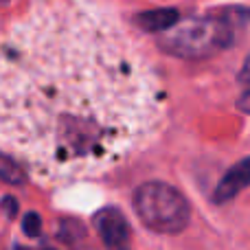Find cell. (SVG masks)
Masks as SVG:
<instances>
[{
    "label": "cell",
    "instance_id": "6da1fadb",
    "mask_svg": "<svg viewBox=\"0 0 250 250\" xmlns=\"http://www.w3.org/2000/svg\"><path fill=\"white\" fill-rule=\"evenodd\" d=\"M127 35L83 0H40L0 46V151L48 182L108 171L156 123Z\"/></svg>",
    "mask_w": 250,
    "mask_h": 250
},
{
    "label": "cell",
    "instance_id": "7a4b0ae2",
    "mask_svg": "<svg viewBox=\"0 0 250 250\" xmlns=\"http://www.w3.org/2000/svg\"><path fill=\"white\" fill-rule=\"evenodd\" d=\"M246 9H224L213 16L185 18L160 31V48L176 57H208L235 42V24Z\"/></svg>",
    "mask_w": 250,
    "mask_h": 250
},
{
    "label": "cell",
    "instance_id": "3957f363",
    "mask_svg": "<svg viewBox=\"0 0 250 250\" xmlns=\"http://www.w3.org/2000/svg\"><path fill=\"white\" fill-rule=\"evenodd\" d=\"M134 211L149 230L178 235L189 226L191 207L187 198L167 182H145L134 193Z\"/></svg>",
    "mask_w": 250,
    "mask_h": 250
},
{
    "label": "cell",
    "instance_id": "277c9868",
    "mask_svg": "<svg viewBox=\"0 0 250 250\" xmlns=\"http://www.w3.org/2000/svg\"><path fill=\"white\" fill-rule=\"evenodd\" d=\"M95 229L108 248H121L129 242V224L119 208H104L95 215Z\"/></svg>",
    "mask_w": 250,
    "mask_h": 250
},
{
    "label": "cell",
    "instance_id": "5b68a950",
    "mask_svg": "<svg viewBox=\"0 0 250 250\" xmlns=\"http://www.w3.org/2000/svg\"><path fill=\"white\" fill-rule=\"evenodd\" d=\"M248 187H250V156L242 158L239 163H235L233 167L222 176V180L217 182L215 191H213V202L226 204L233 198H237Z\"/></svg>",
    "mask_w": 250,
    "mask_h": 250
},
{
    "label": "cell",
    "instance_id": "8992f818",
    "mask_svg": "<svg viewBox=\"0 0 250 250\" xmlns=\"http://www.w3.org/2000/svg\"><path fill=\"white\" fill-rule=\"evenodd\" d=\"M136 20L147 31H165L178 22V11H173V9H156V11L141 13Z\"/></svg>",
    "mask_w": 250,
    "mask_h": 250
},
{
    "label": "cell",
    "instance_id": "52a82bcc",
    "mask_svg": "<svg viewBox=\"0 0 250 250\" xmlns=\"http://www.w3.org/2000/svg\"><path fill=\"white\" fill-rule=\"evenodd\" d=\"M0 178L4 182H11V185H22L26 180V169L13 156L0 151Z\"/></svg>",
    "mask_w": 250,
    "mask_h": 250
},
{
    "label": "cell",
    "instance_id": "ba28073f",
    "mask_svg": "<svg viewBox=\"0 0 250 250\" xmlns=\"http://www.w3.org/2000/svg\"><path fill=\"white\" fill-rule=\"evenodd\" d=\"M22 229L29 237H38L40 230H42V220H40L38 213H26L24 222H22Z\"/></svg>",
    "mask_w": 250,
    "mask_h": 250
},
{
    "label": "cell",
    "instance_id": "9c48e42d",
    "mask_svg": "<svg viewBox=\"0 0 250 250\" xmlns=\"http://www.w3.org/2000/svg\"><path fill=\"white\" fill-rule=\"evenodd\" d=\"M239 82L246 83V86H250V55H248V60L244 62L242 70H239Z\"/></svg>",
    "mask_w": 250,
    "mask_h": 250
},
{
    "label": "cell",
    "instance_id": "30bf717a",
    "mask_svg": "<svg viewBox=\"0 0 250 250\" xmlns=\"http://www.w3.org/2000/svg\"><path fill=\"white\" fill-rule=\"evenodd\" d=\"M237 108L242 110V112H246V114H250V90L246 92V95L242 97V99L237 101Z\"/></svg>",
    "mask_w": 250,
    "mask_h": 250
},
{
    "label": "cell",
    "instance_id": "8fae6325",
    "mask_svg": "<svg viewBox=\"0 0 250 250\" xmlns=\"http://www.w3.org/2000/svg\"><path fill=\"white\" fill-rule=\"evenodd\" d=\"M4 207H7V211L11 213V215L18 211V204H13V200H11V198H7V200H4Z\"/></svg>",
    "mask_w": 250,
    "mask_h": 250
},
{
    "label": "cell",
    "instance_id": "7c38bea8",
    "mask_svg": "<svg viewBox=\"0 0 250 250\" xmlns=\"http://www.w3.org/2000/svg\"><path fill=\"white\" fill-rule=\"evenodd\" d=\"M0 2H9V0H0Z\"/></svg>",
    "mask_w": 250,
    "mask_h": 250
}]
</instances>
